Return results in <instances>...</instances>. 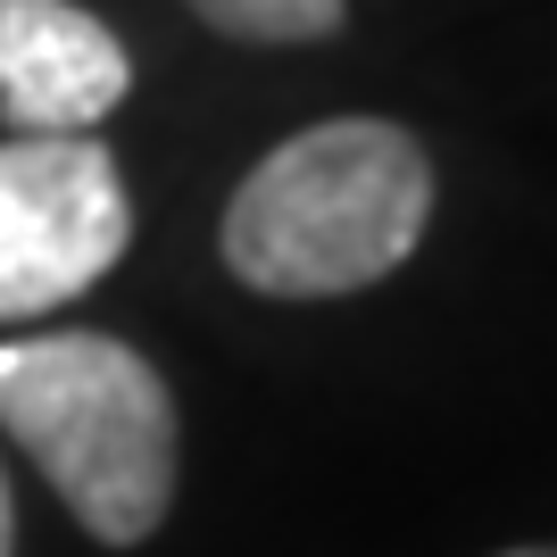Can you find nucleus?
I'll return each instance as SVG.
<instances>
[{"mask_svg":"<svg viewBox=\"0 0 557 557\" xmlns=\"http://www.w3.org/2000/svg\"><path fill=\"white\" fill-rule=\"evenodd\" d=\"M433 159L392 116H325L233 184L216 250L233 283L267 300H342L367 292L424 242Z\"/></svg>","mask_w":557,"mask_h":557,"instance_id":"obj_1","label":"nucleus"},{"mask_svg":"<svg viewBox=\"0 0 557 557\" xmlns=\"http://www.w3.org/2000/svg\"><path fill=\"white\" fill-rule=\"evenodd\" d=\"M0 433L50 474L75 524L134 549L175 508V399L141 349L109 333L0 342Z\"/></svg>","mask_w":557,"mask_h":557,"instance_id":"obj_2","label":"nucleus"},{"mask_svg":"<svg viewBox=\"0 0 557 557\" xmlns=\"http://www.w3.org/2000/svg\"><path fill=\"white\" fill-rule=\"evenodd\" d=\"M134 242L125 175L92 134L0 141V325L84 300Z\"/></svg>","mask_w":557,"mask_h":557,"instance_id":"obj_3","label":"nucleus"},{"mask_svg":"<svg viewBox=\"0 0 557 557\" xmlns=\"http://www.w3.org/2000/svg\"><path fill=\"white\" fill-rule=\"evenodd\" d=\"M134 92V59L75 0H0V116L17 134H92Z\"/></svg>","mask_w":557,"mask_h":557,"instance_id":"obj_4","label":"nucleus"},{"mask_svg":"<svg viewBox=\"0 0 557 557\" xmlns=\"http://www.w3.org/2000/svg\"><path fill=\"white\" fill-rule=\"evenodd\" d=\"M184 9L233 42H325V34H342V0H184Z\"/></svg>","mask_w":557,"mask_h":557,"instance_id":"obj_5","label":"nucleus"},{"mask_svg":"<svg viewBox=\"0 0 557 557\" xmlns=\"http://www.w3.org/2000/svg\"><path fill=\"white\" fill-rule=\"evenodd\" d=\"M17 549V508H9V474H0V557Z\"/></svg>","mask_w":557,"mask_h":557,"instance_id":"obj_6","label":"nucleus"},{"mask_svg":"<svg viewBox=\"0 0 557 557\" xmlns=\"http://www.w3.org/2000/svg\"><path fill=\"white\" fill-rule=\"evenodd\" d=\"M508 557H557V549H508Z\"/></svg>","mask_w":557,"mask_h":557,"instance_id":"obj_7","label":"nucleus"}]
</instances>
